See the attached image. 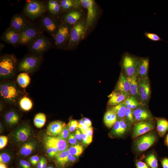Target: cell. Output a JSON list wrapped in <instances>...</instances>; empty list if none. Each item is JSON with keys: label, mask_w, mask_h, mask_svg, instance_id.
<instances>
[{"label": "cell", "mask_w": 168, "mask_h": 168, "mask_svg": "<svg viewBox=\"0 0 168 168\" xmlns=\"http://www.w3.org/2000/svg\"><path fill=\"white\" fill-rule=\"evenodd\" d=\"M60 5L63 9L66 10L73 6V2L71 0H63L60 1Z\"/></svg>", "instance_id": "7bdbcfd3"}, {"label": "cell", "mask_w": 168, "mask_h": 168, "mask_svg": "<svg viewBox=\"0 0 168 168\" xmlns=\"http://www.w3.org/2000/svg\"><path fill=\"white\" fill-rule=\"evenodd\" d=\"M41 21L43 27L49 33L52 34L57 30V25L50 16H45L43 17Z\"/></svg>", "instance_id": "484cf974"}, {"label": "cell", "mask_w": 168, "mask_h": 168, "mask_svg": "<svg viewBox=\"0 0 168 168\" xmlns=\"http://www.w3.org/2000/svg\"><path fill=\"white\" fill-rule=\"evenodd\" d=\"M162 168H168V158L165 157L161 161Z\"/></svg>", "instance_id": "9f6ffc18"}, {"label": "cell", "mask_w": 168, "mask_h": 168, "mask_svg": "<svg viewBox=\"0 0 168 168\" xmlns=\"http://www.w3.org/2000/svg\"><path fill=\"white\" fill-rule=\"evenodd\" d=\"M108 105L113 107L123 102L127 97L122 91L115 89L108 96Z\"/></svg>", "instance_id": "ac0fdd59"}, {"label": "cell", "mask_w": 168, "mask_h": 168, "mask_svg": "<svg viewBox=\"0 0 168 168\" xmlns=\"http://www.w3.org/2000/svg\"><path fill=\"white\" fill-rule=\"evenodd\" d=\"M117 120V118L116 114L110 108L107 111L104 115V122L108 128L113 127Z\"/></svg>", "instance_id": "83f0119b"}, {"label": "cell", "mask_w": 168, "mask_h": 168, "mask_svg": "<svg viewBox=\"0 0 168 168\" xmlns=\"http://www.w3.org/2000/svg\"><path fill=\"white\" fill-rule=\"evenodd\" d=\"M116 114L117 119L125 118V113L126 107L123 102L115 106L110 108Z\"/></svg>", "instance_id": "e575fe53"}, {"label": "cell", "mask_w": 168, "mask_h": 168, "mask_svg": "<svg viewBox=\"0 0 168 168\" xmlns=\"http://www.w3.org/2000/svg\"><path fill=\"white\" fill-rule=\"evenodd\" d=\"M140 58L126 53L123 56L122 65L126 76L138 77Z\"/></svg>", "instance_id": "5b68a950"}, {"label": "cell", "mask_w": 168, "mask_h": 168, "mask_svg": "<svg viewBox=\"0 0 168 168\" xmlns=\"http://www.w3.org/2000/svg\"><path fill=\"white\" fill-rule=\"evenodd\" d=\"M50 46L51 43L48 38L40 35L29 44L28 49L35 54L39 55L47 50Z\"/></svg>", "instance_id": "ba28073f"}, {"label": "cell", "mask_w": 168, "mask_h": 168, "mask_svg": "<svg viewBox=\"0 0 168 168\" xmlns=\"http://www.w3.org/2000/svg\"><path fill=\"white\" fill-rule=\"evenodd\" d=\"M145 162L151 168H158V161L156 156L151 154L146 156L144 159Z\"/></svg>", "instance_id": "f35d334b"}, {"label": "cell", "mask_w": 168, "mask_h": 168, "mask_svg": "<svg viewBox=\"0 0 168 168\" xmlns=\"http://www.w3.org/2000/svg\"><path fill=\"white\" fill-rule=\"evenodd\" d=\"M20 164L23 168H31L30 163L27 161L21 160L20 161Z\"/></svg>", "instance_id": "f5cc1de1"}, {"label": "cell", "mask_w": 168, "mask_h": 168, "mask_svg": "<svg viewBox=\"0 0 168 168\" xmlns=\"http://www.w3.org/2000/svg\"><path fill=\"white\" fill-rule=\"evenodd\" d=\"M138 78L139 85L140 102L145 105L148 102L151 94L149 78L147 77L144 78Z\"/></svg>", "instance_id": "7c38bea8"}, {"label": "cell", "mask_w": 168, "mask_h": 168, "mask_svg": "<svg viewBox=\"0 0 168 168\" xmlns=\"http://www.w3.org/2000/svg\"><path fill=\"white\" fill-rule=\"evenodd\" d=\"M157 137L151 131L139 136L134 143L135 150L138 152H142L147 150L155 142Z\"/></svg>", "instance_id": "52a82bcc"}, {"label": "cell", "mask_w": 168, "mask_h": 168, "mask_svg": "<svg viewBox=\"0 0 168 168\" xmlns=\"http://www.w3.org/2000/svg\"><path fill=\"white\" fill-rule=\"evenodd\" d=\"M126 108L134 110L138 107L143 105L141 102L133 96L130 95L123 102Z\"/></svg>", "instance_id": "1f68e13d"}, {"label": "cell", "mask_w": 168, "mask_h": 168, "mask_svg": "<svg viewBox=\"0 0 168 168\" xmlns=\"http://www.w3.org/2000/svg\"><path fill=\"white\" fill-rule=\"evenodd\" d=\"M80 130L82 133V142L86 145H88L91 142L92 137L89 136L83 130L81 129H80Z\"/></svg>", "instance_id": "ee69618b"}, {"label": "cell", "mask_w": 168, "mask_h": 168, "mask_svg": "<svg viewBox=\"0 0 168 168\" xmlns=\"http://www.w3.org/2000/svg\"><path fill=\"white\" fill-rule=\"evenodd\" d=\"M83 7L87 10V16L85 26V31L93 23L96 16V9L94 1L92 0H81Z\"/></svg>", "instance_id": "4fadbf2b"}, {"label": "cell", "mask_w": 168, "mask_h": 168, "mask_svg": "<svg viewBox=\"0 0 168 168\" xmlns=\"http://www.w3.org/2000/svg\"><path fill=\"white\" fill-rule=\"evenodd\" d=\"M20 38V32L10 27L3 34L1 39L9 44L15 45L19 43Z\"/></svg>", "instance_id": "e0dca14e"}, {"label": "cell", "mask_w": 168, "mask_h": 168, "mask_svg": "<svg viewBox=\"0 0 168 168\" xmlns=\"http://www.w3.org/2000/svg\"><path fill=\"white\" fill-rule=\"evenodd\" d=\"M149 60L148 57L140 58L138 78H144L148 77Z\"/></svg>", "instance_id": "603a6c76"}, {"label": "cell", "mask_w": 168, "mask_h": 168, "mask_svg": "<svg viewBox=\"0 0 168 168\" xmlns=\"http://www.w3.org/2000/svg\"><path fill=\"white\" fill-rule=\"evenodd\" d=\"M86 125L88 127L91 126V120L87 118H83L82 119Z\"/></svg>", "instance_id": "680465c9"}, {"label": "cell", "mask_w": 168, "mask_h": 168, "mask_svg": "<svg viewBox=\"0 0 168 168\" xmlns=\"http://www.w3.org/2000/svg\"><path fill=\"white\" fill-rule=\"evenodd\" d=\"M17 60L13 55H5L0 58V78L6 80L13 77L16 70Z\"/></svg>", "instance_id": "7a4b0ae2"}, {"label": "cell", "mask_w": 168, "mask_h": 168, "mask_svg": "<svg viewBox=\"0 0 168 168\" xmlns=\"http://www.w3.org/2000/svg\"><path fill=\"white\" fill-rule=\"evenodd\" d=\"M123 92L128 97L130 95V84L126 75L120 73L115 88Z\"/></svg>", "instance_id": "44dd1931"}, {"label": "cell", "mask_w": 168, "mask_h": 168, "mask_svg": "<svg viewBox=\"0 0 168 168\" xmlns=\"http://www.w3.org/2000/svg\"><path fill=\"white\" fill-rule=\"evenodd\" d=\"M18 102L21 109L25 111L30 110L33 106V103L31 99L26 95L22 96L19 99Z\"/></svg>", "instance_id": "d6a6232c"}, {"label": "cell", "mask_w": 168, "mask_h": 168, "mask_svg": "<svg viewBox=\"0 0 168 168\" xmlns=\"http://www.w3.org/2000/svg\"><path fill=\"white\" fill-rule=\"evenodd\" d=\"M74 134L78 142H81L82 140V133L80 130L77 129L75 131Z\"/></svg>", "instance_id": "db71d44e"}, {"label": "cell", "mask_w": 168, "mask_h": 168, "mask_svg": "<svg viewBox=\"0 0 168 168\" xmlns=\"http://www.w3.org/2000/svg\"><path fill=\"white\" fill-rule=\"evenodd\" d=\"M85 31V26L81 22L77 23L72 28L70 33L69 43L73 44L79 41Z\"/></svg>", "instance_id": "5bb4252c"}, {"label": "cell", "mask_w": 168, "mask_h": 168, "mask_svg": "<svg viewBox=\"0 0 168 168\" xmlns=\"http://www.w3.org/2000/svg\"><path fill=\"white\" fill-rule=\"evenodd\" d=\"M46 121L45 114L43 113H39L35 115L34 119V123L36 127L40 128L44 125Z\"/></svg>", "instance_id": "d590c367"}, {"label": "cell", "mask_w": 168, "mask_h": 168, "mask_svg": "<svg viewBox=\"0 0 168 168\" xmlns=\"http://www.w3.org/2000/svg\"><path fill=\"white\" fill-rule=\"evenodd\" d=\"M0 168H7V167L4 163L0 162Z\"/></svg>", "instance_id": "e7e4bbea"}, {"label": "cell", "mask_w": 168, "mask_h": 168, "mask_svg": "<svg viewBox=\"0 0 168 168\" xmlns=\"http://www.w3.org/2000/svg\"><path fill=\"white\" fill-rule=\"evenodd\" d=\"M47 149V153L48 156L50 158L54 157L59 152L57 148L54 146L44 142Z\"/></svg>", "instance_id": "ab89813d"}, {"label": "cell", "mask_w": 168, "mask_h": 168, "mask_svg": "<svg viewBox=\"0 0 168 168\" xmlns=\"http://www.w3.org/2000/svg\"><path fill=\"white\" fill-rule=\"evenodd\" d=\"M70 133L69 125L68 124L62 132L57 137L60 139L66 140L68 139Z\"/></svg>", "instance_id": "b9f144b4"}, {"label": "cell", "mask_w": 168, "mask_h": 168, "mask_svg": "<svg viewBox=\"0 0 168 168\" xmlns=\"http://www.w3.org/2000/svg\"><path fill=\"white\" fill-rule=\"evenodd\" d=\"M8 142L7 138L4 136H1L0 137V148H4L7 145Z\"/></svg>", "instance_id": "f907efd6"}, {"label": "cell", "mask_w": 168, "mask_h": 168, "mask_svg": "<svg viewBox=\"0 0 168 168\" xmlns=\"http://www.w3.org/2000/svg\"><path fill=\"white\" fill-rule=\"evenodd\" d=\"M31 79L28 73L22 72L18 75L16 82L19 87L23 88L26 87L30 82Z\"/></svg>", "instance_id": "4dcf8cb0"}, {"label": "cell", "mask_w": 168, "mask_h": 168, "mask_svg": "<svg viewBox=\"0 0 168 168\" xmlns=\"http://www.w3.org/2000/svg\"><path fill=\"white\" fill-rule=\"evenodd\" d=\"M77 157L69 153L68 156V163L74 162L76 160Z\"/></svg>", "instance_id": "91938a15"}, {"label": "cell", "mask_w": 168, "mask_h": 168, "mask_svg": "<svg viewBox=\"0 0 168 168\" xmlns=\"http://www.w3.org/2000/svg\"><path fill=\"white\" fill-rule=\"evenodd\" d=\"M40 34L39 30L35 27L27 24L20 32L19 43L22 45L29 44Z\"/></svg>", "instance_id": "9c48e42d"}, {"label": "cell", "mask_w": 168, "mask_h": 168, "mask_svg": "<svg viewBox=\"0 0 168 168\" xmlns=\"http://www.w3.org/2000/svg\"><path fill=\"white\" fill-rule=\"evenodd\" d=\"M81 16V14L78 12L73 11L68 13L65 16L64 20L68 23L73 25L76 23Z\"/></svg>", "instance_id": "836d02e7"}, {"label": "cell", "mask_w": 168, "mask_h": 168, "mask_svg": "<svg viewBox=\"0 0 168 168\" xmlns=\"http://www.w3.org/2000/svg\"><path fill=\"white\" fill-rule=\"evenodd\" d=\"M47 165V161L46 158L44 157L42 168H46Z\"/></svg>", "instance_id": "6125c7cd"}, {"label": "cell", "mask_w": 168, "mask_h": 168, "mask_svg": "<svg viewBox=\"0 0 168 168\" xmlns=\"http://www.w3.org/2000/svg\"><path fill=\"white\" fill-rule=\"evenodd\" d=\"M69 153L68 149L58 152L54 156L56 162L60 166L64 167L68 163V156Z\"/></svg>", "instance_id": "f546056e"}, {"label": "cell", "mask_w": 168, "mask_h": 168, "mask_svg": "<svg viewBox=\"0 0 168 168\" xmlns=\"http://www.w3.org/2000/svg\"><path fill=\"white\" fill-rule=\"evenodd\" d=\"M155 128V125L150 120L139 121L134 124L133 128L132 137L133 139L152 131Z\"/></svg>", "instance_id": "8fae6325"}, {"label": "cell", "mask_w": 168, "mask_h": 168, "mask_svg": "<svg viewBox=\"0 0 168 168\" xmlns=\"http://www.w3.org/2000/svg\"><path fill=\"white\" fill-rule=\"evenodd\" d=\"M66 125V124L62 121H52L47 126L46 134L51 136L58 135L62 132Z\"/></svg>", "instance_id": "2e32d148"}, {"label": "cell", "mask_w": 168, "mask_h": 168, "mask_svg": "<svg viewBox=\"0 0 168 168\" xmlns=\"http://www.w3.org/2000/svg\"><path fill=\"white\" fill-rule=\"evenodd\" d=\"M165 144L168 147V133H167L165 140Z\"/></svg>", "instance_id": "be15d7a7"}, {"label": "cell", "mask_w": 168, "mask_h": 168, "mask_svg": "<svg viewBox=\"0 0 168 168\" xmlns=\"http://www.w3.org/2000/svg\"><path fill=\"white\" fill-rule=\"evenodd\" d=\"M133 110L127 108L125 116V118L132 124L135 123L133 115Z\"/></svg>", "instance_id": "f6af8a7d"}, {"label": "cell", "mask_w": 168, "mask_h": 168, "mask_svg": "<svg viewBox=\"0 0 168 168\" xmlns=\"http://www.w3.org/2000/svg\"><path fill=\"white\" fill-rule=\"evenodd\" d=\"M0 95L3 100L11 105L16 104L23 96V92L15 82L6 80L0 82Z\"/></svg>", "instance_id": "6da1fadb"}, {"label": "cell", "mask_w": 168, "mask_h": 168, "mask_svg": "<svg viewBox=\"0 0 168 168\" xmlns=\"http://www.w3.org/2000/svg\"><path fill=\"white\" fill-rule=\"evenodd\" d=\"M11 159L10 155L6 152H3L0 154V162L4 164L8 163L10 161Z\"/></svg>", "instance_id": "bcb514c9"}, {"label": "cell", "mask_w": 168, "mask_h": 168, "mask_svg": "<svg viewBox=\"0 0 168 168\" xmlns=\"http://www.w3.org/2000/svg\"><path fill=\"white\" fill-rule=\"evenodd\" d=\"M68 124L70 133L73 132L78 128V122L76 120H71Z\"/></svg>", "instance_id": "7dc6e473"}, {"label": "cell", "mask_w": 168, "mask_h": 168, "mask_svg": "<svg viewBox=\"0 0 168 168\" xmlns=\"http://www.w3.org/2000/svg\"><path fill=\"white\" fill-rule=\"evenodd\" d=\"M34 132L29 125L26 123L21 124L12 133V141L16 144L22 145L32 137Z\"/></svg>", "instance_id": "277c9868"}, {"label": "cell", "mask_w": 168, "mask_h": 168, "mask_svg": "<svg viewBox=\"0 0 168 168\" xmlns=\"http://www.w3.org/2000/svg\"><path fill=\"white\" fill-rule=\"evenodd\" d=\"M46 168H54L52 166H48Z\"/></svg>", "instance_id": "03108f58"}, {"label": "cell", "mask_w": 168, "mask_h": 168, "mask_svg": "<svg viewBox=\"0 0 168 168\" xmlns=\"http://www.w3.org/2000/svg\"><path fill=\"white\" fill-rule=\"evenodd\" d=\"M30 163L33 166L37 165L40 160L39 156L37 155H33L29 159Z\"/></svg>", "instance_id": "816d5d0a"}, {"label": "cell", "mask_w": 168, "mask_h": 168, "mask_svg": "<svg viewBox=\"0 0 168 168\" xmlns=\"http://www.w3.org/2000/svg\"><path fill=\"white\" fill-rule=\"evenodd\" d=\"M44 156L42 157L40 160L37 164V168H42V166Z\"/></svg>", "instance_id": "94428289"}, {"label": "cell", "mask_w": 168, "mask_h": 168, "mask_svg": "<svg viewBox=\"0 0 168 168\" xmlns=\"http://www.w3.org/2000/svg\"><path fill=\"white\" fill-rule=\"evenodd\" d=\"M27 25L24 16L21 14H18L15 15L12 18L10 27L20 32Z\"/></svg>", "instance_id": "7402d4cb"}, {"label": "cell", "mask_w": 168, "mask_h": 168, "mask_svg": "<svg viewBox=\"0 0 168 168\" xmlns=\"http://www.w3.org/2000/svg\"><path fill=\"white\" fill-rule=\"evenodd\" d=\"M83 150V146L79 143L72 145L68 148L69 153L77 157L82 154Z\"/></svg>", "instance_id": "8d00e7d4"}, {"label": "cell", "mask_w": 168, "mask_h": 168, "mask_svg": "<svg viewBox=\"0 0 168 168\" xmlns=\"http://www.w3.org/2000/svg\"><path fill=\"white\" fill-rule=\"evenodd\" d=\"M69 36L68 28L66 26H60L54 36L55 44L60 45L64 44L67 40Z\"/></svg>", "instance_id": "ffe728a7"}, {"label": "cell", "mask_w": 168, "mask_h": 168, "mask_svg": "<svg viewBox=\"0 0 168 168\" xmlns=\"http://www.w3.org/2000/svg\"><path fill=\"white\" fill-rule=\"evenodd\" d=\"M83 130L89 136L91 137H93V129L91 126L88 127L86 130Z\"/></svg>", "instance_id": "6f0895ef"}, {"label": "cell", "mask_w": 168, "mask_h": 168, "mask_svg": "<svg viewBox=\"0 0 168 168\" xmlns=\"http://www.w3.org/2000/svg\"><path fill=\"white\" fill-rule=\"evenodd\" d=\"M44 142L55 147L59 152L66 150L68 148V141L66 140L60 139L57 137L47 136L45 138Z\"/></svg>", "instance_id": "d6986e66"}, {"label": "cell", "mask_w": 168, "mask_h": 168, "mask_svg": "<svg viewBox=\"0 0 168 168\" xmlns=\"http://www.w3.org/2000/svg\"><path fill=\"white\" fill-rule=\"evenodd\" d=\"M61 6L58 1L56 0H49L47 3V8L49 12L52 14L58 13L60 10Z\"/></svg>", "instance_id": "74e56055"}, {"label": "cell", "mask_w": 168, "mask_h": 168, "mask_svg": "<svg viewBox=\"0 0 168 168\" xmlns=\"http://www.w3.org/2000/svg\"><path fill=\"white\" fill-rule=\"evenodd\" d=\"M126 77L130 83V95L136 97L140 102L139 82L137 77Z\"/></svg>", "instance_id": "4316f807"}, {"label": "cell", "mask_w": 168, "mask_h": 168, "mask_svg": "<svg viewBox=\"0 0 168 168\" xmlns=\"http://www.w3.org/2000/svg\"><path fill=\"white\" fill-rule=\"evenodd\" d=\"M41 58L39 55L29 54L25 56L19 62L17 68L18 72L32 73L39 68Z\"/></svg>", "instance_id": "3957f363"}, {"label": "cell", "mask_w": 168, "mask_h": 168, "mask_svg": "<svg viewBox=\"0 0 168 168\" xmlns=\"http://www.w3.org/2000/svg\"><path fill=\"white\" fill-rule=\"evenodd\" d=\"M68 142L72 145H74L78 143L77 140L75 137L74 133H70L67 139Z\"/></svg>", "instance_id": "c3c4849f"}, {"label": "cell", "mask_w": 168, "mask_h": 168, "mask_svg": "<svg viewBox=\"0 0 168 168\" xmlns=\"http://www.w3.org/2000/svg\"><path fill=\"white\" fill-rule=\"evenodd\" d=\"M44 4L38 0L28 1L24 8V13L31 20H35L41 16L46 11Z\"/></svg>", "instance_id": "8992f818"}, {"label": "cell", "mask_w": 168, "mask_h": 168, "mask_svg": "<svg viewBox=\"0 0 168 168\" xmlns=\"http://www.w3.org/2000/svg\"><path fill=\"white\" fill-rule=\"evenodd\" d=\"M78 128L79 129L85 130L87 129L89 127L85 124L82 119H81L78 122Z\"/></svg>", "instance_id": "11a10c76"}, {"label": "cell", "mask_w": 168, "mask_h": 168, "mask_svg": "<svg viewBox=\"0 0 168 168\" xmlns=\"http://www.w3.org/2000/svg\"><path fill=\"white\" fill-rule=\"evenodd\" d=\"M157 133L161 137H163L168 131V120L164 118H156Z\"/></svg>", "instance_id": "f1b7e54d"}, {"label": "cell", "mask_w": 168, "mask_h": 168, "mask_svg": "<svg viewBox=\"0 0 168 168\" xmlns=\"http://www.w3.org/2000/svg\"><path fill=\"white\" fill-rule=\"evenodd\" d=\"M36 145V142L35 141L29 140L21 145L18 154L25 156L29 155L35 149Z\"/></svg>", "instance_id": "cb8c5ba5"}, {"label": "cell", "mask_w": 168, "mask_h": 168, "mask_svg": "<svg viewBox=\"0 0 168 168\" xmlns=\"http://www.w3.org/2000/svg\"><path fill=\"white\" fill-rule=\"evenodd\" d=\"M4 119L6 123L10 126L17 124L20 120L19 114L15 110L12 109L5 113Z\"/></svg>", "instance_id": "d4e9b609"}, {"label": "cell", "mask_w": 168, "mask_h": 168, "mask_svg": "<svg viewBox=\"0 0 168 168\" xmlns=\"http://www.w3.org/2000/svg\"><path fill=\"white\" fill-rule=\"evenodd\" d=\"M144 105L140 106L133 110V115L135 123L152 119V116L151 113L144 107Z\"/></svg>", "instance_id": "9a60e30c"}, {"label": "cell", "mask_w": 168, "mask_h": 168, "mask_svg": "<svg viewBox=\"0 0 168 168\" xmlns=\"http://www.w3.org/2000/svg\"><path fill=\"white\" fill-rule=\"evenodd\" d=\"M145 36L149 40L153 41H158L162 40L156 34L147 31L144 33Z\"/></svg>", "instance_id": "60d3db41"}, {"label": "cell", "mask_w": 168, "mask_h": 168, "mask_svg": "<svg viewBox=\"0 0 168 168\" xmlns=\"http://www.w3.org/2000/svg\"><path fill=\"white\" fill-rule=\"evenodd\" d=\"M132 124L126 118L117 119L110 131V135L113 137H120L130 128Z\"/></svg>", "instance_id": "30bf717a"}, {"label": "cell", "mask_w": 168, "mask_h": 168, "mask_svg": "<svg viewBox=\"0 0 168 168\" xmlns=\"http://www.w3.org/2000/svg\"><path fill=\"white\" fill-rule=\"evenodd\" d=\"M135 164L136 168H150L146 163L138 160H136Z\"/></svg>", "instance_id": "681fc988"}]
</instances>
